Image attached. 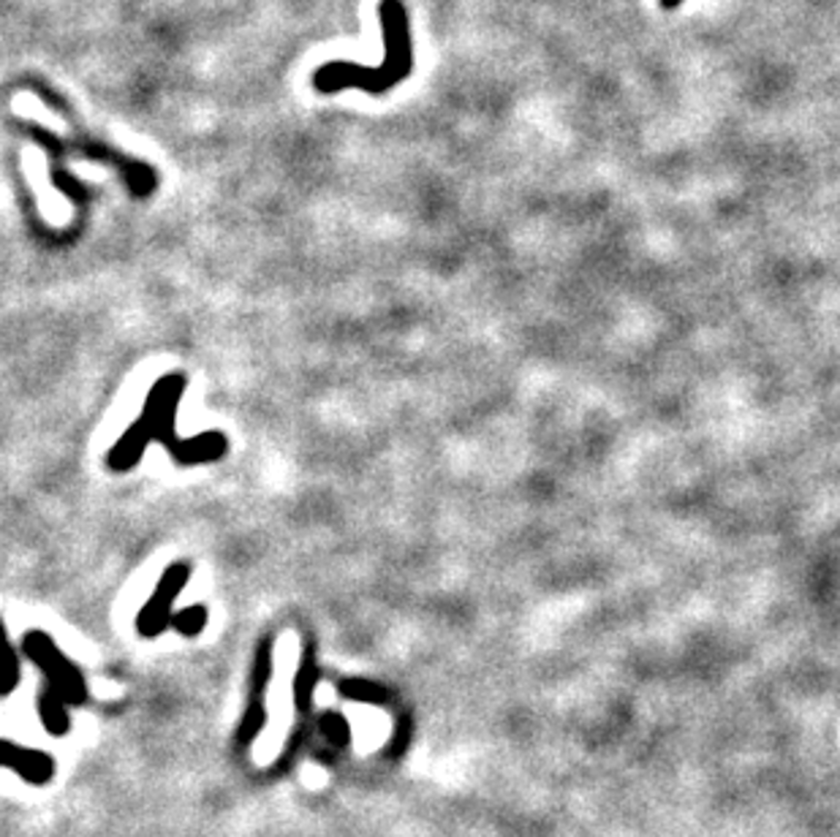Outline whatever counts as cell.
<instances>
[{
    "instance_id": "1",
    "label": "cell",
    "mask_w": 840,
    "mask_h": 837,
    "mask_svg": "<svg viewBox=\"0 0 840 837\" xmlns=\"http://www.w3.org/2000/svg\"><path fill=\"white\" fill-rule=\"evenodd\" d=\"M381 26H383V44L387 54L379 69H368L359 63H346V60H334V63L321 66L316 71L313 84L321 93H334L340 88H362L368 93L379 96L383 90L394 88L413 71V44H411V28H408V17L400 0H383L381 3Z\"/></svg>"
},
{
    "instance_id": "2",
    "label": "cell",
    "mask_w": 840,
    "mask_h": 837,
    "mask_svg": "<svg viewBox=\"0 0 840 837\" xmlns=\"http://www.w3.org/2000/svg\"><path fill=\"white\" fill-rule=\"evenodd\" d=\"M661 3H663V9H678L680 0H661Z\"/></svg>"
}]
</instances>
